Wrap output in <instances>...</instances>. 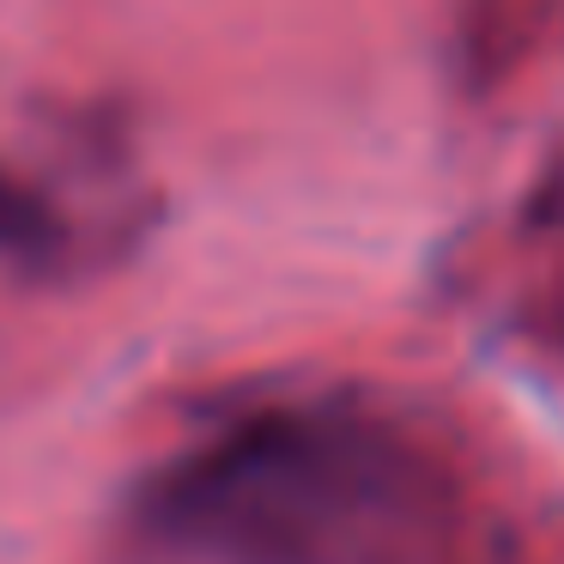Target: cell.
Here are the masks:
<instances>
[{
    "label": "cell",
    "mask_w": 564,
    "mask_h": 564,
    "mask_svg": "<svg viewBox=\"0 0 564 564\" xmlns=\"http://www.w3.org/2000/svg\"><path fill=\"white\" fill-rule=\"evenodd\" d=\"M55 249H62V219L50 213V200L37 188H25L19 176L0 171V256L50 261Z\"/></svg>",
    "instance_id": "3"
},
{
    "label": "cell",
    "mask_w": 564,
    "mask_h": 564,
    "mask_svg": "<svg viewBox=\"0 0 564 564\" xmlns=\"http://www.w3.org/2000/svg\"><path fill=\"white\" fill-rule=\"evenodd\" d=\"M522 243L534 249V273L522 292V322L552 358H564V152L540 171L522 207Z\"/></svg>",
    "instance_id": "2"
},
{
    "label": "cell",
    "mask_w": 564,
    "mask_h": 564,
    "mask_svg": "<svg viewBox=\"0 0 564 564\" xmlns=\"http://www.w3.org/2000/svg\"><path fill=\"white\" fill-rule=\"evenodd\" d=\"M462 503L419 437L358 406H273L147 491L176 564H449Z\"/></svg>",
    "instance_id": "1"
}]
</instances>
